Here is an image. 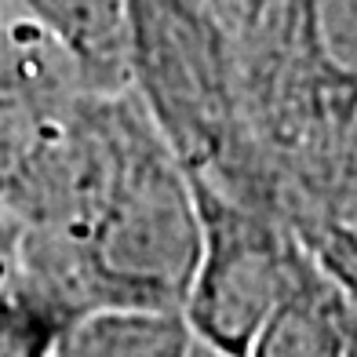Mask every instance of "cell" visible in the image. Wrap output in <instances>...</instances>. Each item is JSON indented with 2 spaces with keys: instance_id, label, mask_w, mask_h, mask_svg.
<instances>
[{
  "instance_id": "8992f818",
  "label": "cell",
  "mask_w": 357,
  "mask_h": 357,
  "mask_svg": "<svg viewBox=\"0 0 357 357\" xmlns=\"http://www.w3.org/2000/svg\"><path fill=\"white\" fill-rule=\"evenodd\" d=\"M66 106L70 102H44L11 80H0V208H8L29 183Z\"/></svg>"
},
{
  "instance_id": "7a4b0ae2",
  "label": "cell",
  "mask_w": 357,
  "mask_h": 357,
  "mask_svg": "<svg viewBox=\"0 0 357 357\" xmlns=\"http://www.w3.org/2000/svg\"><path fill=\"white\" fill-rule=\"evenodd\" d=\"M193 175L201 208V255L183 299L197 343L245 357L273 310L288 299L310 252L259 204L237 201L230 186Z\"/></svg>"
},
{
  "instance_id": "8fae6325",
  "label": "cell",
  "mask_w": 357,
  "mask_h": 357,
  "mask_svg": "<svg viewBox=\"0 0 357 357\" xmlns=\"http://www.w3.org/2000/svg\"><path fill=\"white\" fill-rule=\"evenodd\" d=\"M190 357H230V354H219V350H212V347H204V343H197V339H193Z\"/></svg>"
},
{
  "instance_id": "9c48e42d",
  "label": "cell",
  "mask_w": 357,
  "mask_h": 357,
  "mask_svg": "<svg viewBox=\"0 0 357 357\" xmlns=\"http://www.w3.org/2000/svg\"><path fill=\"white\" fill-rule=\"evenodd\" d=\"M332 186H335V204H339V237L347 241L343 252H332V263L335 259H357V109L354 117L347 121L343 135L335 139L332 146ZM332 263H321V266H332Z\"/></svg>"
},
{
  "instance_id": "3957f363",
  "label": "cell",
  "mask_w": 357,
  "mask_h": 357,
  "mask_svg": "<svg viewBox=\"0 0 357 357\" xmlns=\"http://www.w3.org/2000/svg\"><path fill=\"white\" fill-rule=\"evenodd\" d=\"M245 357H357V303L310 255Z\"/></svg>"
},
{
  "instance_id": "6da1fadb",
  "label": "cell",
  "mask_w": 357,
  "mask_h": 357,
  "mask_svg": "<svg viewBox=\"0 0 357 357\" xmlns=\"http://www.w3.org/2000/svg\"><path fill=\"white\" fill-rule=\"evenodd\" d=\"M8 212V281L66 321L99 306L183 310L201 255L197 190L135 88L73 99Z\"/></svg>"
},
{
  "instance_id": "30bf717a",
  "label": "cell",
  "mask_w": 357,
  "mask_h": 357,
  "mask_svg": "<svg viewBox=\"0 0 357 357\" xmlns=\"http://www.w3.org/2000/svg\"><path fill=\"white\" fill-rule=\"evenodd\" d=\"M15 248H19V222H15V215L8 208H0V284L11 278Z\"/></svg>"
},
{
  "instance_id": "5b68a950",
  "label": "cell",
  "mask_w": 357,
  "mask_h": 357,
  "mask_svg": "<svg viewBox=\"0 0 357 357\" xmlns=\"http://www.w3.org/2000/svg\"><path fill=\"white\" fill-rule=\"evenodd\" d=\"M193 332L183 310L99 306L62 324L52 357H190Z\"/></svg>"
},
{
  "instance_id": "277c9868",
  "label": "cell",
  "mask_w": 357,
  "mask_h": 357,
  "mask_svg": "<svg viewBox=\"0 0 357 357\" xmlns=\"http://www.w3.org/2000/svg\"><path fill=\"white\" fill-rule=\"evenodd\" d=\"M52 33L95 91L132 88L128 0H11Z\"/></svg>"
},
{
  "instance_id": "52a82bcc",
  "label": "cell",
  "mask_w": 357,
  "mask_h": 357,
  "mask_svg": "<svg viewBox=\"0 0 357 357\" xmlns=\"http://www.w3.org/2000/svg\"><path fill=\"white\" fill-rule=\"evenodd\" d=\"M310 40L321 70L332 77V117L343 135L357 109V0H314Z\"/></svg>"
},
{
  "instance_id": "ba28073f",
  "label": "cell",
  "mask_w": 357,
  "mask_h": 357,
  "mask_svg": "<svg viewBox=\"0 0 357 357\" xmlns=\"http://www.w3.org/2000/svg\"><path fill=\"white\" fill-rule=\"evenodd\" d=\"M62 317L15 281L0 284V357H52Z\"/></svg>"
}]
</instances>
